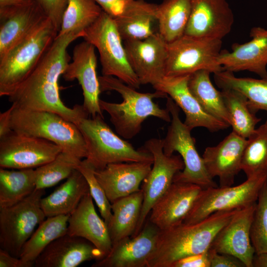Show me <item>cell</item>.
Returning a JSON list of instances; mask_svg holds the SVG:
<instances>
[{"mask_svg":"<svg viewBox=\"0 0 267 267\" xmlns=\"http://www.w3.org/2000/svg\"><path fill=\"white\" fill-rule=\"evenodd\" d=\"M82 37L75 33L58 34L35 69L8 96L9 101L22 109L55 113L76 125L89 116L83 105L66 106L60 99L58 86L70 59L67 48Z\"/></svg>","mask_w":267,"mask_h":267,"instance_id":"1","label":"cell"},{"mask_svg":"<svg viewBox=\"0 0 267 267\" xmlns=\"http://www.w3.org/2000/svg\"><path fill=\"white\" fill-rule=\"evenodd\" d=\"M238 210L217 212L194 223L182 222L160 230L147 267H172L181 258L207 251L218 233Z\"/></svg>","mask_w":267,"mask_h":267,"instance_id":"2","label":"cell"},{"mask_svg":"<svg viewBox=\"0 0 267 267\" xmlns=\"http://www.w3.org/2000/svg\"><path fill=\"white\" fill-rule=\"evenodd\" d=\"M98 80L101 92L114 90L123 98L121 103L99 100L101 109L109 115L116 133L122 138L129 139L136 136L141 131L143 122L149 117L171 122L168 110L161 108L153 101L155 98H167L166 93L158 90L139 92L113 76L102 75L98 77Z\"/></svg>","mask_w":267,"mask_h":267,"instance_id":"3","label":"cell"},{"mask_svg":"<svg viewBox=\"0 0 267 267\" xmlns=\"http://www.w3.org/2000/svg\"><path fill=\"white\" fill-rule=\"evenodd\" d=\"M13 105L11 128L17 133L50 141L79 159L87 156L84 138L77 126L60 115Z\"/></svg>","mask_w":267,"mask_h":267,"instance_id":"4","label":"cell"},{"mask_svg":"<svg viewBox=\"0 0 267 267\" xmlns=\"http://www.w3.org/2000/svg\"><path fill=\"white\" fill-rule=\"evenodd\" d=\"M58 33L47 18L0 58V96H9L30 75Z\"/></svg>","mask_w":267,"mask_h":267,"instance_id":"5","label":"cell"},{"mask_svg":"<svg viewBox=\"0 0 267 267\" xmlns=\"http://www.w3.org/2000/svg\"><path fill=\"white\" fill-rule=\"evenodd\" d=\"M87 148V161L95 170L119 162H152V154L144 148L136 149L116 134L104 122L103 116L83 118L76 125Z\"/></svg>","mask_w":267,"mask_h":267,"instance_id":"6","label":"cell"},{"mask_svg":"<svg viewBox=\"0 0 267 267\" xmlns=\"http://www.w3.org/2000/svg\"><path fill=\"white\" fill-rule=\"evenodd\" d=\"M166 108L171 121L166 135L162 139L163 151L169 156L177 152L184 165V169L176 175L174 181L195 184L202 189L217 186L197 150L191 130L180 120L179 108L170 97H167Z\"/></svg>","mask_w":267,"mask_h":267,"instance_id":"7","label":"cell"},{"mask_svg":"<svg viewBox=\"0 0 267 267\" xmlns=\"http://www.w3.org/2000/svg\"><path fill=\"white\" fill-rule=\"evenodd\" d=\"M82 38L99 52L102 75L115 77L128 86L138 89L141 85L131 68L114 18L102 11L84 31Z\"/></svg>","mask_w":267,"mask_h":267,"instance_id":"8","label":"cell"},{"mask_svg":"<svg viewBox=\"0 0 267 267\" xmlns=\"http://www.w3.org/2000/svg\"><path fill=\"white\" fill-rule=\"evenodd\" d=\"M222 46L221 40L185 35L167 43L165 76L190 75L200 70L214 74L223 71L217 62Z\"/></svg>","mask_w":267,"mask_h":267,"instance_id":"9","label":"cell"},{"mask_svg":"<svg viewBox=\"0 0 267 267\" xmlns=\"http://www.w3.org/2000/svg\"><path fill=\"white\" fill-rule=\"evenodd\" d=\"M44 189H36L20 202L0 208V247L19 258L22 249L46 218L41 206Z\"/></svg>","mask_w":267,"mask_h":267,"instance_id":"10","label":"cell"},{"mask_svg":"<svg viewBox=\"0 0 267 267\" xmlns=\"http://www.w3.org/2000/svg\"><path fill=\"white\" fill-rule=\"evenodd\" d=\"M267 173L254 176L235 186L202 189L183 222L192 224L220 211L241 209L257 202Z\"/></svg>","mask_w":267,"mask_h":267,"instance_id":"11","label":"cell"},{"mask_svg":"<svg viewBox=\"0 0 267 267\" xmlns=\"http://www.w3.org/2000/svg\"><path fill=\"white\" fill-rule=\"evenodd\" d=\"M144 148L152 154L153 163L143 181V200L136 228L132 236L140 232L154 205L173 183L176 175L184 167L179 155L169 156L164 152L162 139L150 138L145 142Z\"/></svg>","mask_w":267,"mask_h":267,"instance_id":"12","label":"cell"},{"mask_svg":"<svg viewBox=\"0 0 267 267\" xmlns=\"http://www.w3.org/2000/svg\"><path fill=\"white\" fill-rule=\"evenodd\" d=\"M61 151L59 146L50 141L11 131L0 137V167L37 168L53 160Z\"/></svg>","mask_w":267,"mask_h":267,"instance_id":"13","label":"cell"},{"mask_svg":"<svg viewBox=\"0 0 267 267\" xmlns=\"http://www.w3.org/2000/svg\"><path fill=\"white\" fill-rule=\"evenodd\" d=\"M160 229L148 220L135 236L112 244L110 252L92 267H147L156 248Z\"/></svg>","mask_w":267,"mask_h":267,"instance_id":"14","label":"cell"},{"mask_svg":"<svg viewBox=\"0 0 267 267\" xmlns=\"http://www.w3.org/2000/svg\"><path fill=\"white\" fill-rule=\"evenodd\" d=\"M167 44L158 32L143 40L124 41L129 63L141 85L153 86L165 77Z\"/></svg>","mask_w":267,"mask_h":267,"instance_id":"15","label":"cell"},{"mask_svg":"<svg viewBox=\"0 0 267 267\" xmlns=\"http://www.w3.org/2000/svg\"><path fill=\"white\" fill-rule=\"evenodd\" d=\"M95 47L85 41L77 44L73 51L72 61L69 63L62 77L66 81L77 80L84 96L83 106L92 117L103 116L99 105L101 91L97 76V59Z\"/></svg>","mask_w":267,"mask_h":267,"instance_id":"16","label":"cell"},{"mask_svg":"<svg viewBox=\"0 0 267 267\" xmlns=\"http://www.w3.org/2000/svg\"><path fill=\"white\" fill-rule=\"evenodd\" d=\"M234 21V14L226 0H192L184 35L222 40L230 33Z\"/></svg>","mask_w":267,"mask_h":267,"instance_id":"17","label":"cell"},{"mask_svg":"<svg viewBox=\"0 0 267 267\" xmlns=\"http://www.w3.org/2000/svg\"><path fill=\"white\" fill-rule=\"evenodd\" d=\"M256 203L238 210L218 233L210 247L218 253L236 258L245 267H253L255 254L250 230Z\"/></svg>","mask_w":267,"mask_h":267,"instance_id":"18","label":"cell"},{"mask_svg":"<svg viewBox=\"0 0 267 267\" xmlns=\"http://www.w3.org/2000/svg\"><path fill=\"white\" fill-rule=\"evenodd\" d=\"M190 75L164 77L153 85L156 90L169 95L183 111L184 123L191 130L197 127L216 132L229 126L224 122L207 113L189 89L188 81Z\"/></svg>","mask_w":267,"mask_h":267,"instance_id":"19","label":"cell"},{"mask_svg":"<svg viewBox=\"0 0 267 267\" xmlns=\"http://www.w3.org/2000/svg\"><path fill=\"white\" fill-rule=\"evenodd\" d=\"M248 42L233 44L231 51L222 50L217 62L223 70L248 71L267 78V29L253 27Z\"/></svg>","mask_w":267,"mask_h":267,"instance_id":"20","label":"cell"},{"mask_svg":"<svg viewBox=\"0 0 267 267\" xmlns=\"http://www.w3.org/2000/svg\"><path fill=\"white\" fill-rule=\"evenodd\" d=\"M202 189L195 184L174 181L152 208L148 220L161 230L183 222Z\"/></svg>","mask_w":267,"mask_h":267,"instance_id":"21","label":"cell"},{"mask_svg":"<svg viewBox=\"0 0 267 267\" xmlns=\"http://www.w3.org/2000/svg\"><path fill=\"white\" fill-rule=\"evenodd\" d=\"M247 139L232 131L214 146L205 148L202 155L210 176L218 177L220 187L231 186L241 171V161Z\"/></svg>","mask_w":267,"mask_h":267,"instance_id":"22","label":"cell"},{"mask_svg":"<svg viewBox=\"0 0 267 267\" xmlns=\"http://www.w3.org/2000/svg\"><path fill=\"white\" fill-rule=\"evenodd\" d=\"M152 162H119L94 170L95 176L111 203L140 190L150 171Z\"/></svg>","mask_w":267,"mask_h":267,"instance_id":"23","label":"cell"},{"mask_svg":"<svg viewBox=\"0 0 267 267\" xmlns=\"http://www.w3.org/2000/svg\"><path fill=\"white\" fill-rule=\"evenodd\" d=\"M104 258L101 252L87 240L66 234L52 242L36 260V267H76Z\"/></svg>","mask_w":267,"mask_h":267,"instance_id":"24","label":"cell"},{"mask_svg":"<svg viewBox=\"0 0 267 267\" xmlns=\"http://www.w3.org/2000/svg\"><path fill=\"white\" fill-rule=\"evenodd\" d=\"M47 18L37 0L21 7L0 10V58Z\"/></svg>","mask_w":267,"mask_h":267,"instance_id":"25","label":"cell"},{"mask_svg":"<svg viewBox=\"0 0 267 267\" xmlns=\"http://www.w3.org/2000/svg\"><path fill=\"white\" fill-rule=\"evenodd\" d=\"M90 193L82 199L69 215L67 234L83 238L91 243L106 256L112 242L107 224L96 212Z\"/></svg>","mask_w":267,"mask_h":267,"instance_id":"26","label":"cell"},{"mask_svg":"<svg viewBox=\"0 0 267 267\" xmlns=\"http://www.w3.org/2000/svg\"><path fill=\"white\" fill-rule=\"evenodd\" d=\"M89 193L88 182L77 169L53 192L42 198L41 206L46 218L70 215Z\"/></svg>","mask_w":267,"mask_h":267,"instance_id":"27","label":"cell"},{"mask_svg":"<svg viewBox=\"0 0 267 267\" xmlns=\"http://www.w3.org/2000/svg\"><path fill=\"white\" fill-rule=\"evenodd\" d=\"M158 5L135 0L118 16L113 18L123 40H143L154 34L157 21Z\"/></svg>","mask_w":267,"mask_h":267,"instance_id":"28","label":"cell"},{"mask_svg":"<svg viewBox=\"0 0 267 267\" xmlns=\"http://www.w3.org/2000/svg\"><path fill=\"white\" fill-rule=\"evenodd\" d=\"M143 192L140 190L111 203L112 217L107 224L112 244L134 235L140 217Z\"/></svg>","mask_w":267,"mask_h":267,"instance_id":"29","label":"cell"},{"mask_svg":"<svg viewBox=\"0 0 267 267\" xmlns=\"http://www.w3.org/2000/svg\"><path fill=\"white\" fill-rule=\"evenodd\" d=\"M70 215L46 218L24 245L19 258L27 267L34 266L37 258L54 240L67 234Z\"/></svg>","mask_w":267,"mask_h":267,"instance_id":"30","label":"cell"},{"mask_svg":"<svg viewBox=\"0 0 267 267\" xmlns=\"http://www.w3.org/2000/svg\"><path fill=\"white\" fill-rule=\"evenodd\" d=\"M211 73L208 70H200L190 75L189 89L207 113L230 127V119L222 92L212 83Z\"/></svg>","mask_w":267,"mask_h":267,"instance_id":"31","label":"cell"},{"mask_svg":"<svg viewBox=\"0 0 267 267\" xmlns=\"http://www.w3.org/2000/svg\"><path fill=\"white\" fill-rule=\"evenodd\" d=\"M191 6L192 0H164L158 5V33L167 43L184 35Z\"/></svg>","mask_w":267,"mask_h":267,"instance_id":"32","label":"cell"},{"mask_svg":"<svg viewBox=\"0 0 267 267\" xmlns=\"http://www.w3.org/2000/svg\"><path fill=\"white\" fill-rule=\"evenodd\" d=\"M214 74L219 88L233 89L242 93L254 113L259 110L267 112V78L236 77L233 72L225 70Z\"/></svg>","mask_w":267,"mask_h":267,"instance_id":"33","label":"cell"},{"mask_svg":"<svg viewBox=\"0 0 267 267\" xmlns=\"http://www.w3.org/2000/svg\"><path fill=\"white\" fill-rule=\"evenodd\" d=\"M36 189L35 169H0V208L12 206Z\"/></svg>","mask_w":267,"mask_h":267,"instance_id":"34","label":"cell"},{"mask_svg":"<svg viewBox=\"0 0 267 267\" xmlns=\"http://www.w3.org/2000/svg\"><path fill=\"white\" fill-rule=\"evenodd\" d=\"M222 94L230 119L232 131L247 139L261 120L250 108L246 97L231 89H222Z\"/></svg>","mask_w":267,"mask_h":267,"instance_id":"35","label":"cell"},{"mask_svg":"<svg viewBox=\"0 0 267 267\" xmlns=\"http://www.w3.org/2000/svg\"><path fill=\"white\" fill-rule=\"evenodd\" d=\"M102 11L94 0H68L58 34H80L83 37L84 30L96 20Z\"/></svg>","mask_w":267,"mask_h":267,"instance_id":"36","label":"cell"},{"mask_svg":"<svg viewBox=\"0 0 267 267\" xmlns=\"http://www.w3.org/2000/svg\"><path fill=\"white\" fill-rule=\"evenodd\" d=\"M241 169L247 178L267 173V120L247 139Z\"/></svg>","mask_w":267,"mask_h":267,"instance_id":"37","label":"cell"},{"mask_svg":"<svg viewBox=\"0 0 267 267\" xmlns=\"http://www.w3.org/2000/svg\"><path fill=\"white\" fill-rule=\"evenodd\" d=\"M81 160L61 151L53 160L35 169L36 189H45L67 179Z\"/></svg>","mask_w":267,"mask_h":267,"instance_id":"38","label":"cell"},{"mask_svg":"<svg viewBox=\"0 0 267 267\" xmlns=\"http://www.w3.org/2000/svg\"><path fill=\"white\" fill-rule=\"evenodd\" d=\"M250 237L255 254L267 253V180L256 203Z\"/></svg>","mask_w":267,"mask_h":267,"instance_id":"39","label":"cell"},{"mask_svg":"<svg viewBox=\"0 0 267 267\" xmlns=\"http://www.w3.org/2000/svg\"><path fill=\"white\" fill-rule=\"evenodd\" d=\"M77 169L86 178L89 186V193L98 207L102 219L107 225L112 215L111 203L95 176L94 168L85 159L81 160Z\"/></svg>","mask_w":267,"mask_h":267,"instance_id":"40","label":"cell"},{"mask_svg":"<svg viewBox=\"0 0 267 267\" xmlns=\"http://www.w3.org/2000/svg\"><path fill=\"white\" fill-rule=\"evenodd\" d=\"M59 33L68 0H37Z\"/></svg>","mask_w":267,"mask_h":267,"instance_id":"41","label":"cell"},{"mask_svg":"<svg viewBox=\"0 0 267 267\" xmlns=\"http://www.w3.org/2000/svg\"><path fill=\"white\" fill-rule=\"evenodd\" d=\"M172 267H211L209 250L181 258L174 263Z\"/></svg>","mask_w":267,"mask_h":267,"instance_id":"42","label":"cell"},{"mask_svg":"<svg viewBox=\"0 0 267 267\" xmlns=\"http://www.w3.org/2000/svg\"><path fill=\"white\" fill-rule=\"evenodd\" d=\"M211 267H245L236 258L225 254H221L209 248Z\"/></svg>","mask_w":267,"mask_h":267,"instance_id":"43","label":"cell"},{"mask_svg":"<svg viewBox=\"0 0 267 267\" xmlns=\"http://www.w3.org/2000/svg\"><path fill=\"white\" fill-rule=\"evenodd\" d=\"M103 11L115 18L135 0H94Z\"/></svg>","mask_w":267,"mask_h":267,"instance_id":"44","label":"cell"},{"mask_svg":"<svg viewBox=\"0 0 267 267\" xmlns=\"http://www.w3.org/2000/svg\"><path fill=\"white\" fill-rule=\"evenodd\" d=\"M0 267H27L20 258L0 249Z\"/></svg>","mask_w":267,"mask_h":267,"instance_id":"45","label":"cell"},{"mask_svg":"<svg viewBox=\"0 0 267 267\" xmlns=\"http://www.w3.org/2000/svg\"><path fill=\"white\" fill-rule=\"evenodd\" d=\"M13 105L4 112L0 114V137L10 133L11 128V116Z\"/></svg>","mask_w":267,"mask_h":267,"instance_id":"46","label":"cell"},{"mask_svg":"<svg viewBox=\"0 0 267 267\" xmlns=\"http://www.w3.org/2000/svg\"><path fill=\"white\" fill-rule=\"evenodd\" d=\"M36 0H0V10H10L27 5Z\"/></svg>","mask_w":267,"mask_h":267,"instance_id":"47","label":"cell"},{"mask_svg":"<svg viewBox=\"0 0 267 267\" xmlns=\"http://www.w3.org/2000/svg\"><path fill=\"white\" fill-rule=\"evenodd\" d=\"M252 265L253 267H267V253L255 254Z\"/></svg>","mask_w":267,"mask_h":267,"instance_id":"48","label":"cell"}]
</instances>
